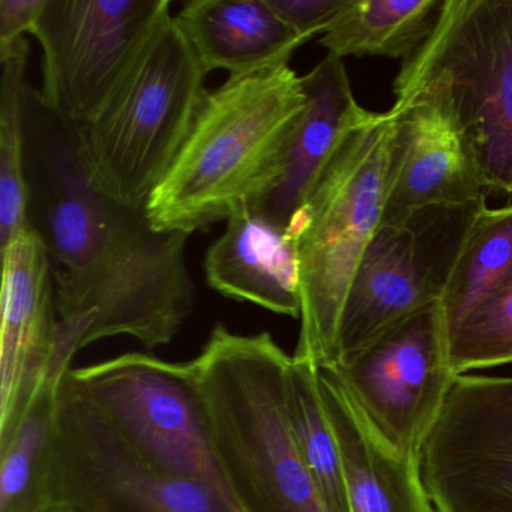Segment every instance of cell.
Instances as JSON below:
<instances>
[{
	"mask_svg": "<svg viewBox=\"0 0 512 512\" xmlns=\"http://www.w3.org/2000/svg\"><path fill=\"white\" fill-rule=\"evenodd\" d=\"M64 128L41 146L34 224L52 259L59 320L83 329V349L113 337L167 346L194 310L191 235L161 232L145 208L101 193Z\"/></svg>",
	"mask_w": 512,
	"mask_h": 512,
	"instance_id": "6da1fadb",
	"label": "cell"
},
{
	"mask_svg": "<svg viewBox=\"0 0 512 512\" xmlns=\"http://www.w3.org/2000/svg\"><path fill=\"white\" fill-rule=\"evenodd\" d=\"M290 358L269 332L215 325L187 362L212 457L239 512H329L290 427Z\"/></svg>",
	"mask_w": 512,
	"mask_h": 512,
	"instance_id": "7a4b0ae2",
	"label": "cell"
},
{
	"mask_svg": "<svg viewBox=\"0 0 512 512\" xmlns=\"http://www.w3.org/2000/svg\"><path fill=\"white\" fill-rule=\"evenodd\" d=\"M307 103L289 62L206 91L190 134L145 211L161 232L193 235L227 221L274 184Z\"/></svg>",
	"mask_w": 512,
	"mask_h": 512,
	"instance_id": "3957f363",
	"label": "cell"
},
{
	"mask_svg": "<svg viewBox=\"0 0 512 512\" xmlns=\"http://www.w3.org/2000/svg\"><path fill=\"white\" fill-rule=\"evenodd\" d=\"M395 124L389 109L371 113L353 128L287 227L295 242L301 286V331L293 356L319 367L337 365L347 292L382 223Z\"/></svg>",
	"mask_w": 512,
	"mask_h": 512,
	"instance_id": "277c9868",
	"label": "cell"
},
{
	"mask_svg": "<svg viewBox=\"0 0 512 512\" xmlns=\"http://www.w3.org/2000/svg\"><path fill=\"white\" fill-rule=\"evenodd\" d=\"M206 77L175 17H167L100 109L82 124L65 125L101 193L146 208L190 134Z\"/></svg>",
	"mask_w": 512,
	"mask_h": 512,
	"instance_id": "5b68a950",
	"label": "cell"
},
{
	"mask_svg": "<svg viewBox=\"0 0 512 512\" xmlns=\"http://www.w3.org/2000/svg\"><path fill=\"white\" fill-rule=\"evenodd\" d=\"M392 91L395 101H442L470 143L485 194L512 205V0H443Z\"/></svg>",
	"mask_w": 512,
	"mask_h": 512,
	"instance_id": "8992f818",
	"label": "cell"
},
{
	"mask_svg": "<svg viewBox=\"0 0 512 512\" xmlns=\"http://www.w3.org/2000/svg\"><path fill=\"white\" fill-rule=\"evenodd\" d=\"M232 512L215 491L142 457L94 406L71 368L58 391L40 512Z\"/></svg>",
	"mask_w": 512,
	"mask_h": 512,
	"instance_id": "52a82bcc",
	"label": "cell"
},
{
	"mask_svg": "<svg viewBox=\"0 0 512 512\" xmlns=\"http://www.w3.org/2000/svg\"><path fill=\"white\" fill-rule=\"evenodd\" d=\"M485 206L487 197L464 206H430L397 223L380 224L347 292L338 328V362L442 299L464 241Z\"/></svg>",
	"mask_w": 512,
	"mask_h": 512,
	"instance_id": "ba28073f",
	"label": "cell"
},
{
	"mask_svg": "<svg viewBox=\"0 0 512 512\" xmlns=\"http://www.w3.org/2000/svg\"><path fill=\"white\" fill-rule=\"evenodd\" d=\"M71 374L152 466L206 485L230 511L239 512L212 457L187 362L134 352L71 368Z\"/></svg>",
	"mask_w": 512,
	"mask_h": 512,
	"instance_id": "9c48e42d",
	"label": "cell"
},
{
	"mask_svg": "<svg viewBox=\"0 0 512 512\" xmlns=\"http://www.w3.org/2000/svg\"><path fill=\"white\" fill-rule=\"evenodd\" d=\"M170 8L169 0H47L32 34L43 50L40 106L67 127L91 118Z\"/></svg>",
	"mask_w": 512,
	"mask_h": 512,
	"instance_id": "30bf717a",
	"label": "cell"
},
{
	"mask_svg": "<svg viewBox=\"0 0 512 512\" xmlns=\"http://www.w3.org/2000/svg\"><path fill=\"white\" fill-rule=\"evenodd\" d=\"M331 368L373 430L398 454L421 463L425 440L458 377L439 302Z\"/></svg>",
	"mask_w": 512,
	"mask_h": 512,
	"instance_id": "8fae6325",
	"label": "cell"
},
{
	"mask_svg": "<svg viewBox=\"0 0 512 512\" xmlns=\"http://www.w3.org/2000/svg\"><path fill=\"white\" fill-rule=\"evenodd\" d=\"M437 512H512V376H458L425 440Z\"/></svg>",
	"mask_w": 512,
	"mask_h": 512,
	"instance_id": "7c38bea8",
	"label": "cell"
},
{
	"mask_svg": "<svg viewBox=\"0 0 512 512\" xmlns=\"http://www.w3.org/2000/svg\"><path fill=\"white\" fill-rule=\"evenodd\" d=\"M0 253V437H5L47 377L73 368L82 335L56 317L53 263L34 224Z\"/></svg>",
	"mask_w": 512,
	"mask_h": 512,
	"instance_id": "4fadbf2b",
	"label": "cell"
},
{
	"mask_svg": "<svg viewBox=\"0 0 512 512\" xmlns=\"http://www.w3.org/2000/svg\"><path fill=\"white\" fill-rule=\"evenodd\" d=\"M394 157L382 223L430 206H464L487 197L470 143L433 95L395 101Z\"/></svg>",
	"mask_w": 512,
	"mask_h": 512,
	"instance_id": "5bb4252c",
	"label": "cell"
},
{
	"mask_svg": "<svg viewBox=\"0 0 512 512\" xmlns=\"http://www.w3.org/2000/svg\"><path fill=\"white\" fill-rule=\"evenodd\" d=\"M307 103L274 184L251 203L257 214L287 230L344 137L370 118L359 106L343 59L328 55L302 76Z\"/></svg>",
	"mask_w": 512,
	"mask_h": 512,
	"instance_id": "9a60e30c",
	"label": "cell"
},
{
	"mask_svg": "<svg viewBox=\"0 0 512 512\" xmlns=\"http://www.w3.org/2000/svg\"><path fill=\"white\" fill-rule=\"evenodd\" d=\"M319 389L340 448L350 512H437L421 463L373 430L332 368L319 367Z\"/></svg>",
	"mask_w": 512,
	"mask_h": 512,
	"instance_id": "2e32d148",
	"label": "cell"
},
{
	"mask_svg": "<svg viewBox=\"0 0 512 512\" xmlns=\"http://www.w3.org/2000/svg\"><path fill=\"white\" fill-rule=\"evenodd\" d=\"M206 283L233 301L301 319L295 242L286 229L242 206L206 251Z\"/></svg>",
	"mask_w": 512,
	"mask_h": 512,
	"instance_id": "e0dca14e",
	"label": "cell"
},
{
	"mask_svg": "<svg viewBox=\"0 0 512 512\" xmlns=\"http://www.w3.org/2000/svg\"><path fill=\"white\" fill-rule=\"evenodd\" d=\"M173 17L208 74L242 76L290 62L310 41L283 22L268 0H190Z\"/></svg>",
	"mask_w": 512,
	"mask_h": 512,
	"instance_id": "ac0fdd59",
	"label": "cell"
},
{
	"mask_svg": "<svg viewBox=\"0 0 512 512\" xmlns=\"http://www.w3.org/2000/svg\"><path fill=\"white\" fill-rule=\"evenodd\" d=\"M443 0H349L320 35L331 55L412 58L436 26Z\"/></svg>",
	"mask_w": 512,
	"mask_h": 512,
	"instance_id": "d6986e66",
	"label": "cell"
},
{
	"mask_svg": "<svg viewBox=\"0 0 512 512\" xmlns=\"http://www.w3.org/2000/svg\"><path fill=\"white\" fill-rule=\"evenodd\" d=\"M28 53L26 38L0 49V250L32 227L25 133Z\"/></svg>",
	"mask_w": 512,
	"mask_h": 512,
	"instance_id": "ffe728a7",
	"label": "cell"
},
{
	"mask_svg": "<svg viewBox=\"0 0 512 512\" xmlns=\"http://www.w3.org/2000/svg\"><path fill=\"white\" fill-rule=\"evenodd\" d=\"M512 278V205L476 217L439 304L446 331Z\"/></svg>",
	"mask_w": 512,
	"mask_h": 512,
	"instance_id": "44dd1931",
	"label": "cell"
},
{
	"mask_svg": "<svg viewBox=\"0 0 512 512\" xmlns=\"http://www.w3.org/2000/svg\"><path fill=\"white\" fill-rule=\"evenodd\" d=\"M286 403L299 454L329 512H350L340 448L320 397L319 365L292 355Z\"/></svg>",
	"mask_w": 512,
	"mask_h": 512,
	"instance_id": "7402d4cb",
	"label": "cell"
},
{
	"mask_svg": "<svg viewBox=\"0 0 512 512\" xmlns=\"http://www.w3.org/2000/svg\"><path fill=\"white\" fill-rule=\"evenodd\" d=\"M67 371L50 374L13 431L0 437V512H40L41 482L55 427L59 385Z\"/></svg>",
	"mask_w": 512,
	"mask_h": 512,
	"instance_id": "603a6c76",
	"label": "cell"
},
{
	"mask_svg": "<svg viewBox=\"0 0 512 512\" xmlns=\"http://www.w3.org/2000/svg\"><path fill=\"white\" fill-rule=\"evenodd\" d=\"M448 347L457 376L512 362V278L449 332Z\"/></svg>",
	"mask_w": 512,
	"mask_h": 512,
	"instance_id": "cb8c5ba5",
	"label": "cell"
},
{
	"mask_svg": "<svg viewBox=\"0 0 512 512\" xmlns=\"http://www.w3.org/2000/svg\"><path fill=\"white\" fill-rule=\"evenodd\" d=\"M349 0H268L283 22L302 37L322 35Z\"/></svg>",
	"mask_w": 512,
	"mask_h": 512,
	"instance_id": "d4e9b609",
	"label": "cell"
},
{
	"mask_svg": "<svg viewBox=\"0 0 512 512\" xmlns=\"http://www.w3.org/2000/svg\"><path fill=\"white\" fill-rule=\"evenodd\" d=\"M47 0H0V49L34 34Z\"/></svg>",
	"mask_w": 512,
	"mask_h": 512,
	"instance_id": "484cf974",
	"label": "cell"
},
{
	"mask_svg": "<svg viewBox=\"0 0 512 512\" xmlns=\"http://www.w3.org/2000/svg\"><path fill=\"white\" fill-rule=\"evenodd\" d=\"M52 512H64V511H52Z\"/></svg>",
	"mask_w": 512,
	"mask_h": 512,
	"instance_id": "4316f807",
	"label": "cell"
}]
</instances>
